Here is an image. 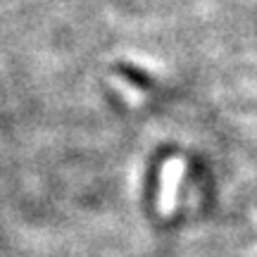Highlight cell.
I'll list each match as a JSON object with an SVG mask.
<instances>
[{
    "instance_id": "obj_1",
    "label": "cell",
    "mask_w": 257,
    "mask_h": 257,
    "mask_svg": "<svg viewBox=\"0 0 257 257\" xmlns=\"http://www.w3.org/2000/svg\"><path fill=\"white\" fill-rule=\"evenodd\" d=\"M184 172H186V162L181 157H172L162 167V174H160V195H157V210H160L162 217L174 214L176 198H179V186H181Z\"/></svg>"
},
{
    "instance_id": "obj_2",
    "label": "cell",
    "mask_w": 257,
    "mask_h": 257,
    "mask_svg": "<svg viewBox=\"0 0 257 257\" xmlns=\"http://www.w3.org/2000/svg\"><path fill=\"white\" fill-rule=\"evenodd\" d=\"M110 83L121 93V95H124V100H126L128 105H136V107L138 105H143V93L138 91L131 81L121 79V76H110Z\"/></svg>"
}]
</instances>
